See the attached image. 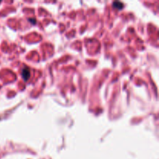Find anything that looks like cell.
Instances as JSON below:
<instances>
[{
    "label": "cell",
    "mask_w": 159,
    "mask_h": 159,
    "mask_svg": "<svg viewBox=\"0 0 159 159\" xmlns=\"http://www.w3.org/2000/svg\"><path fill=\"white\" fill-rule=\"evenodd\" d=\"M30 70L27 68H25L23 70V72H22V76H23L24 81H26L30 78Z\"/></svg>",
    "instance_id": "1"
},
{
    "label": "cell",
    "mask_w": 159,
    "mask_h": 159,
    "mask_svg": "<svg viewBox=\"0 0 159 159\" xmlns=\"http://www.w3.org/2000/svg\"><path fill=\"white\" fill-rule=\"evenodd\" d=\"M113 6L118 9H121L123 7H124V6H124V5H123V3L120 2H114L113 4Z\"/></svg>",
    "instance_id": "2"
}]
</instances>
